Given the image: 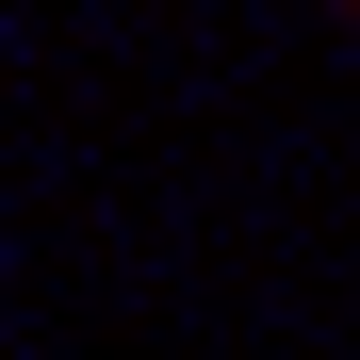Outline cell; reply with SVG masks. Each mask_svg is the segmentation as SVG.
I'll return each mask as SVG.
<instances>
[{
	"label": "cell",
	"mask_w": 360,
	"mask_h": 360,
	"mask_svg": "<svg viewBox=\"0 0 360 360\" xmlns=\"http://www.w3.org/2000/svg\"><path fill=\"white\" fill-rule=\"evenodd\" d=\"M328 33H360V0H328Z\"/></svg>",
	"instance_id": "1"
}]
</instances>
